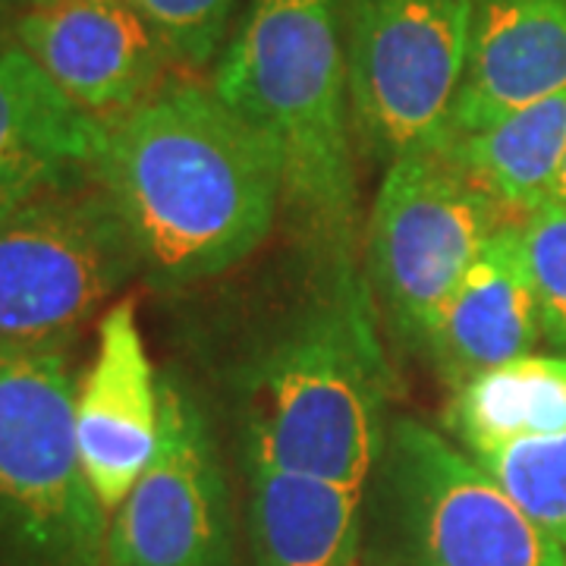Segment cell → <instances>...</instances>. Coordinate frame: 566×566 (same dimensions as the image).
Segmentation results:
<instances>
[{"instance_id": "cell-2", "label": "cell", "mask_w": 566, "mask_h": 566, "mask_svg": "<svg viewBox=\"0 0 566 566\" xmlns=\"http://www.w3.org/2000/svg\"><path fill=\"white\" fill-rule=\"evenodd\" d=\"M211 88L271 145L283 211L324 283L363 281L346 0H252Z\"/></svg>"}, {"instance_id": "cell-22", "label": "cell", "mask_w": 566, "mask_h": 566, "mask_svg": "<svg viewBox=\"0 0 566 566\" xmlns=\"http://www.w3.org/2000/svg\"><path fill=\"white\" fill-rule=\"evenodd\" d=\"M0 3H17V7H39V3H48V0H0Z\"/></svg>"}, {"instance_id": "cell-20", "label": "cell", "mask_w": 566, "mask_h": 566, "mask_svg": "<svg viewBox=\"0 0 566 566\" xmlns=\"http://www.w3.org/2000/svg\"><path fill=\"white\" fill-rule=\"evenodd\" d=\"M520 227L538 293L545 340L566 349V205H545Z\"/></svg>"}, {"instance_id": "cell-12", "label": "cell", "mask_w": 566, "mask_h": 566, "mask_svg": "<svg viewBox=\"0 0 566 566\" xmlns=\"http://www.w3.org/2000/svg\"><path fill=\"white\" fill-rule=\"evenodd\" d=\"M107 126L70 102L17 35L0 32V221L35 196L98 174Z\"/></svg>"}, {"instance_id": "cell-13", "label": "cell", "mask_w": 566, "mask_h": 566, "mask_svg": "<svg viewBox=\"0 0 566 566\" xmlns=\"http://www.w3.org/2000/svg\"><path fill=\"white\" fill-rule=\"evenodd\" d=\"M545 337L523 227L504 223L441 308L424 356L450 390L535 353Z\"/></svg>"}, {"instance_id": "cell-23", "label": "cell", "mask_w": 566, "mask_h": 566, "mask_svg": "<svg viewBox=\"0 0 566 566\" xmlns=\"http://www.w3.org/2000/svg\"><path fill=\"white\" fill-rule=\"evenodd\" d=\"M356 566H363V560H359V564H356Z\"/></svg>"}, {"instance_id": "cell-19", "label": "cell", "mask_w": 566, "mask_h": 566, "mask_svg": "<svg viewBox=\"0 0 566 566\" xmlns=\"http://www.w3.org/2000/svg\"><path fill=\"white\" fill-rule=\"evenodd\" d=\"M174 61L199 70L214 61L237 0H133Z\"/></svg>"}, {"instance_id": "cell-3", "label": "cell", "mask_w": 566, "mask_h": 566, "mask_svg": "<svg viewBox=\"0 0 566 566\" xmlns=\"http://www.w3.org/2000/svg\"><path fill=\"white\" fill-rule=\"evenodd\" d=\"M368 283H324L255 363L245 447L281 469L365 491L385 450V356Z\"/></svg>"}, {"instance_id": "cell-9", "label": "cell", "mask_w": 566, "mask_h": 566, "mask_svg": "<svg viewBox=\"0 0 566 566\" xmlns=\"http://www.w3.org/2000/svg\"><path fill=\"white\" fill-rule=\"evenodd\" d=\"M104 566H233L221 450L192 390L161 378V444L111 516Z\"/></svg>"}, {"instance_id": "cell-8", "label": "cell", "mask_w": 566, "mask_h": 566, "mask_svg": "<svg viewBox=\"0 0 566 566\" xmlns=\"http://www.w3.org/2000/svg\"><path fill=\"white\" fill-rule=\"evenodd\" d=\"M475 0H346L353 133L378 161L441 151L463 88Z\"/></svg>"}, {"instance_id": "cell-15", "label": "cell", "mask_w": 566, "mask_h": 566, "mask_svg": "<svg viewBox=\"0 0 566 566\" xmlns=\"http://www.w3.org/2000/svg\"><path fill=\"white\" fill-rule=\"evenodd\" d=\"M245 520L255 566H356L365 491L303 475L245 447Z\"/></svg>"}, {"instance_id": "cell-6", "label": "cell", "mask_w": 566, "mask_h": 566, "mask_svg": "<svg viewBox=\"0 0 566 566\" xmlns=\"http://www.w3.org/2000/svg\"><path fill=\"white\" fill-rule=\"evenodd\" d=\"M139 274L98 174L48 189L0 221V346L73 344Z\"/></svg>"}, {"instance_id": "cell-16", "label": "cell", "mask_w": 566, "mask_h": 566, "mask_svg": "<svg viewBox=\"0 0 566 566\" xmlns=\"http://www.w3.org/2000/svg\"><path fill=\"white\" fill-rule=\"evenodd\" d=\"M485 196L526 221L545 208L566 161V88L441 148Z\"/></svg>"}, {"instance_id": "cell-18", "label": "cell", "mask_w": 566, "mask_h": 566, "mask_svg": "<svg viewBox=\"0 0 566 566\" xmlns=\"http://www.w3.org/2000/svg\"><path fill=\"white\" fill-rule=\"evenodd\" d=\"M465 453L566 554V431Z\"/></svg>"}, {"instance_id": "cell-11", "label": "cell", "mask_w": 566, "mask_h": 566, "mask_svg": "<svg viewBox=\"0 0 566 566\" xmlns=\"http://www.w3.org/2000/svg\"><path fill=\"white\" fill-rule=\"evenodd\" d=\"M76 444L85 479L107 516L139 485L161 444V378L133 300L98 318L92 363L76 378Z\"/></svg>"}, {"instance_id": "cell-5", "label": "cell", "mask_w": 566, "mask_h": 566, "mask_svg": "<svg viewBox=\"0 0 566 566\" xmlns=\"http://www.w3.org/2000/svg\"><path fill=\"white\" fill-rule=\"evenodd\" d=\"M70 346H0V566H104L111 516L80 460Z\"/></svg>"}, {"instance_id": "cell-4", "label": "cell", "mask_w": 566, "mask_h": 566, "mask_svg": "<svg viewBox=\"0 0 566 566\" xmlns=\"http://www.w3.org/2000/svg\"><path fill=\"white\" fill-rule=\"evenodd\" d=\"M363 566H566L450 434L394 419L365 488Z\"/></svg>"}, {"instance_id": "cell-7", "label": "cell", "mask_w": 566, "mask_h": 566, "mask_svg": "<svg viewBox=\"0 0 566 566\" xmlns=\"http://www.w3.org/2000/svg\"><path fill=\"white\" fill-rule=\"evenodd\" d=\"M501 227L504 208L444 151L387 164L365 227V283L400 344L424 353L450 293Z\"/></svg>"}, {"instance_id": "cell-1", "label": "cell", "mask_w": 566, "mask_h": 566, "mask_svg": "<svg viewBox=\"0 0 566 566\" xmlns=\"http://www.w3.org/2000/svg\"><path fill=\"white\" fill-rule=\"evenodd\" d=\"M98 177L129 230L139 274L161 293L245 262L283 211L271 145L192 80H164L107 126Z\"/></svg>"}, {"instance_id": "cell-10", "label": "cell", "mask_w": 566, "mask_h": 566, "mask_svg": "<svg viewBox=\"0 0 566 566\" xmlns=\"http://www.w3.org/2000/svg\"><path fill=\"white\" fill-rule=\"evenodd\" d=\"M13 35L102 126L120 123L151 98L170 57L133 0H48L22 10Z\"/></svg>"}, {"instance_id": "cell-17", "label": "cell", "mask_w": 566, "mask_h": 566, "mask_svg": "<svg viewBox=\"0 0 566 566\" xmlns=\"http://www.w3.org/2000/svg\"><path fill=\"white\" fill-rule=\"evenodd\" d=\"M447 434L463 447L566 431V356L528 353L450 390Z\"/></svg>"}, {"instance_id": "cell-14", "label": "cell", "mask_w": 566, "mask_h": 566, "mask_svg": "<svg viewBox=\"0 0 566 566\" xmlns=\"http://www.w3.org/2000/svg\"><path fill=\"white\" fill-rule=\"evenodd\" d=\"M564 88L566 0H475L450 139Z\"/></svg>"}, {"instance_id": "cell-21", "label": "cell", "mask_w": 566, "mask_h": 566, "mask_svg": "<svg viewBox=\"0 0 566 566\" xmlns=\"http://www.w3.org/2000/svg\"><path fill=\"white\" fill-rule=\"evenodd\" d=\"M547 205H566V161L564 167H560V177L554 182L551 196H547Z\"/></svg>"}]
</instances>
